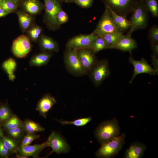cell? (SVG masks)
<instances>
[{
  "label": "cell",
  "mask_w": 158,
  "mask_h": 158,
  "mask_svg": "<svg viewBox=\"0 0 158 158\" xmlns=\"http://www.w3.org/2000/svg\"><path fill=\"white\" fill-rule=\"evenodd\" d=\"M131 26L127 34L131 35L135 31L146 28L148 26L149 12L143 1L139 0L132 12Z\"/></svg>",
  "instance_id": "cell-1"
},
{
  "label": "cell",
  "mask_w": 158,
  "mask_h": 158,
  "mask_svg": "<svg viewBox=\"0 0 158 158\" xmlns=\"http://www.w3.org/2000/svg\"><path fill=\"white\" fill-rule=\"evenodd\" d=\"M120 128L115 118L101 123L96 128L95 136L102 145L119 136Z\"/></svg>",
  "instance_id": "cell-2"
},
{
  "label": "cell",
  "mask_w": 158,
  "mask_h": 158,
  "mask_svg": "<svg viewBox=\"0 0 158 158\" xmlns=\"http://www.w3.org/2000/svg\"><path fill=\"white\" fill-rule=\"evenodd\" d=\"M45 13L44 21L48 28L55 30L60 27L57 21V16L62 8L61 0H43Z\"/></svg>",
  "instance_id": "cell-3"
},
{
  "label": "cell",
  "mask_w": 158,
  "mask_h": 158,
  "mask_svg": "<svg viewBox=\"0 0 158 158\" xmlns=\"http://www.w3.org/2000/svg\"><path fill=\"white\" fill-rule=\"evenodd\" d=\"M63 59L66 68L72 75L81 76L87 73L80 61L75 50L67 48Z\"/></svg>",
  "instance_id": "cell-4"
},
{
  "label": "cell",
  "mask_w": 158,
  "mask_h": 158,
  "mask_svg": "<svg viewBox=\"0 0 158 158\" xmlns=\"http://www.w3.org/2000/svg\"><path fill=\"white\" fill-rule=\"evenodd\" d=\"M125 135L122 133L111 140L102 145L96 153L98 157L111 158L115 155L121 149L125 142Z\"/></svg>",
  "instance_id": "cell-5"
},
{
  "label": "cell",
  "mask_w": 158,
  "mask_h": 158,
  "mask_svg": "<svg viewBox=\"0 0 158 158\" xmlns=\"http://www.w3.org/2000/svg\"><path fill=\"white\" fill-rule=\"evenodd\" d=\"M88 73L93 84L96 87L99 86L110 75L108 60H98Z\"/></svg>",
  "instance_id": "cell-6"
},
{
  "label": "cell",
  "mask_w": 158,
  "mask_h": 158,
  "mask_svg": "<svg viewBox=\"0 0 158 158\" xmlns=\"http://www.w3.org/2000/svg\"><path fill=\"white\" fill-rule=\"evenodd\" d=\"M139 0H102L105 6L117 14L127 17L131 13Z\"/></svg>",
  "instance_id": "cell-7"
},
{
  "label": "cell",
  "mask_w": 158,
  "mask_h": 158,
  "mask_svg": "<svg viewBox=\"0 0 158 158\" xmlns=\"http://www.w3.org/2000/svg\"><path fill=\"white\" fill-rule=\"evenodd\" d=\"M118 31L112 20L109 8L105 6L104 12L95 29L92 32L102 36L106 34Z\"/></svg>",
  "instance_id": "cell-8"
},
{
  "label": "cell",
  "mask_w": 158,
  "mask_h": 158,
  "mask_svg": "<svg viewBox=\"0 0 158 158\" xmlns=\"http://www.w3.org/2000/svg\"><path fill=\"white\" fill-rule=\"evenodd\" d=\"M92 32L88 35L80 34L75 36L67 42V48L77 50L90 48L94 41L99 37Z\"/></svg>",
  "instance_id": "cell-9"
},
{
  "label": "cell",
  "mask_w": 158,
  "mask_h": 158,
  "mask_svg": "<svg viewBox=\"0 0 158 158\" xmlns=\"http://www.w3.org/2000/svg\"><path fill=\"white\" fill-rule=\"evenodd\" d=\"M48 147H50L52 151L49 154L55 152L57 153L68 152L70 147L66 141L57 133L52 131L46 141Z\"/></svg>",
  "instance_id": "cell-10"
},
{
  "label": "cell",
  "mask_w": 158,
  "mask_h": 158,
  "mask_svg": "<svg viewBox=\"0 0 158 158\" xmlns=\"http://www.w3.org/2000/svg\"><path fill=\"white\" fill-rule=\"evenodd\" d=\"M31 45L29 38L24 35L17 37L13 42L12 51L14 55L18 58L25 57L29 52Z\"/></svg>",
  "instance_id": "cell-11"
},
{
  "label": "cell",
  "mask_w": 158,
  "mask_h": 158,
  "mask_svg": "<svg viewBox=\"0 0 158 158\" xmlns=\"http://www.w3.org/2000/svg\"><path fill=\"white\" fill-rule=\"evenodd\" d=\"M128 60L134 68L133 73L130 81V84L132 83L135 77L140 74L145 73L153 75L156 74L155 70L143 58H142L139 61H136L131 56L129 57Z\"/></svg>",
  "instance_id": "cell-12"
},
{
  "label": "cell",
  "mask_w": 158,
  "mask_h": 158,
  "mask_svg": "<svg viewBox=\"0 0 158 158\" xmlns=\"http://www.w3.org/2000/svg\"><path fill=\"white\" fill-rule=\"evenodd\" d=\"M75 50L82 65L87 73L98 60L95 54L90 48Z\"/></svg>",
  "instance_id": "cell-13"
},
{
  "label": "cell",
  "mask_w": 158,
  "mask_h": 158,
  "mask_svg": "<svg viewBox=\"0 0 158 158\" xmlns=\"http://www.w3.org/2000/svg\"><path fill=\"white\" fill-rule=\"evenodd\" d=\"M48 147L46 141L44 143L40 144L33 145H27L22 147H18L15 153L19 156H23L28 158L32 157L37 158L41 152L45 147Z\"/></svg>",
  "instance_id": "cell-14"
},
{
  "label": "cell",
  "mask_w": 158,
  "mask_h": 158,
  "mask_svg": "<svg viewBox=\"0 0 158 158\" xmlns=\"http://www.w3.org/2000/svg\"><path fill=\"white\" fill-rule=\"evenodd\" d=\"M136 41L131 37V35H124L111 49H116L123 51H128L131 54V51L137 48Z\"/></svg>",
  "instance_id": "cell-15"
},
{
  "label": "cell",
  "mask_w": 158,
  "mask_h": 158,
  "mask_svg": "<svg viewBox=\"0 0 158 158\" xmlns=\"http://www.w3.org/2000/svg\"><path fill=\"white\" fill-rule=\"evenodd\" d=\"M56 102L54 97L50 95L47 94L39 101L36 110L40 115L46 118L47 113Z\"/></svg>",
  "instance_id": "cell-16"
},
{
  "label": "cell",
  "mask_w": 158,
  "mask_h": 158,
  "mask_svg": "<svg viewBox=\"0 0 158 158\" xmlns=\"http://www.w3.org/2000/svg\"><path fill=\"white\" fill-rule=\"evenodd\" d=\"M19 6L30 15L40 13L44 8V4L39 0H20Z\"/></svg>",
  "instance_id": "cell-17"
},
{
  "label": "cell",
  "mask_w": 158,
  "mask_h": 158,
  "mask_svg": "<svg viewBox=\"0 0 158 158\" xmlns=\"http://www.w3.org/2000/svg\"><path fill=\"white\" fill-rule=\"evenodd\" d=\"M108 8L113 22L118 31L123 32L130 28V23L127 17L119 15Z\"/></svg>",
  "instance_id": "cell-18"
},
{
  "label": "cell",
  "mask_w": 158,
  "mask_h": 158,
  "mask_svg": "<svg viewBox=\"0 0 158 158\" xmlns=\"http://www.w3.org/2000/svg\"><path fill=\"white\" fill-rule=\"evenodd\" d=\"M146 149L144 144L138 142L133 143L125 151L124 158H140L142 156Z\"/></svg>",
  "instance_id": "cell-19"
},
{
  "label": "cell",
  "mask_w": 158,
  "mask_h": 158,
  "mask_svg": "<svg viewBox=\"0 0 158 158\" xmlns=\"http://www.w3.org/2000/svg\"><path fill=\"white\" fill-rule=\"evenodd\" d=\"M40 45L41 49L44 52L59 51L58 44L51 37L44 35L41 36L40 38Z\"/></svg>",
  "instance_id": "cell-20"
},
{
  "label": "cell",
  "mask_w": 158,
  "mask_h": 158,
  "mask_svg": "<svg viewBox=\"0 0 158 158\" xmlns=\"http://www.w3.org/2000/svg\"><path fill=\"white\" fill-rule=\"evenodd\" d=\"M52 55L51 53L44 51L34 55L29 61L30 66L40 67L44 65L49 61Z\"/></svg>",
  "instance_id": "cell-21"
},
{
  "label": "cell",
  "mask_w": 158,
  "mask_h": 158,
  "mask_svg": "<svg viewBox=\"0 0 158 158\" xmlns=\"http://www.w3.org/2000/svg\"><path fill=\"white\" fill-rule=\"evenodd\" d=\"M20 27L24 31H27L33 25V19L31 16L23 11L18 10L16 11Z\"/></svg>",
  "instance_id": "cell-22"
},
{
  "label": "cell",
  "mask_w": 158,
  "mask_h": 158,
  "mask_svg": "<svg viewBox=\"0 0 158 158\" xmlns=\"http://www.w3.org/2000/svg\"><path fill=\"white\" fill-rule=\"evenodd\" d=\"M22 127L26 133H35L45 130V128L39 123L29 119H26L23 122Z\"/></svg>",
  "instance_id": "cell-23"
},
{
  "label": "cell",
  "mask_w": 158,
  "mask_h": 158,
  "mask_svg": "<svg viewBox=\"0 0 158 158\" xmlns=\"http://www.w3.org/2000/svg\"><path fill=\"white\" fill-rule=\"evenodd\" d=\"M124 35L119 31L106 34L102 36L106 43L108 49L115 44Z\"/></svg>",
  "instance_id": "cell-24"
},
{
  "label": "cell",
  "mask_w": 158,
  "mask_h": 158,
  "mask_svg": "<svg viewBox=\"0 0 158 158\" xmlns=\"http://www.w3.org/2000/svg\"><path fill=\"white\" fill-rule=\"evenodd\" d=\"M16 66L15 60L10 58L4 61L2 65V67L7 74L9 80L13 81L15 78L14 72Z\"/></svg>",
  "instance_id": "cell-25"
},
{
  "label": "cell",
  "mask_w": 158,
  "mask_h": 158,
  "mask_svg": "<svg viewBox=\"0 0 158 158\" xmlns=\"http://www.w3.org/2000/svg\"><path fill=\"white\" fill-rule=\"evenodd\" d=\"M23 122L16 115L12 116L2 124V126L6 130L22 126Z\"/></svg>",
  "instance_id": "cell-26"
},
{
  "label": "cell",
  "mask_w": 158,
  "mask_h": 158,
  "mask_svg": "<svg viewBox=\"0 0 158 158\" xmlns=\"http://www.w3.org/2000/svg\"><path fill=\"white\" fill-rule=\"evenodd\" d=\"M90 48L93 53L96 54L101 50L108 49V47L102 37L99 36L94 41Z\"/></svg>",
  "instance_id": "cell-27"
},
{
  "label": "cell",
  "mask_w": 158,
  "mask_h": 158,
  "mask_svg": "<svg viewBox=\"0 0 158 158\" xmlns=\"http://www.w3.org/2000/svg\"><path fill=\"white\" fill-rule=\"evenodd\" d=\"M13 115L8 105L6 103L0 105V122L3 124Z\"/></svg>",
  "instance_id": "cell-28"
},
{
  "label": "cell",
  "mask_w": 158,
  "mask_h": 158,
  "mask_svg": "<svg viewBox=\"0 0 158 158\" xmlns=\"http://www.w3.org/2000/svg\"><path fill=\"white\" fill-rule=\"evenodd\" d=\"M0 138L4 144L11 153H15L16 150L19 147L17 141L12 138L4 135Z\"/></svg>",
  "instance_id": "cell-29"
},
{
  "label": "cell",
  "mask_w": 158,
  "mask_h": 158,
  "mask_svg": "<svg viewBox=\"0 0 158 158\" xmlns=\"http://www.w3.org/2000/svg\"><path fill=\"white\" fill-rule=\"evenodd\" d=\"M0 6L9 13L15 11L19 6V2L9 0H3L0 2Z\"/></svg>",
  "instance_id": "cell-30"
},
{
  "label": "cell",
  "mask_w": 158,
  "mask_h": 158,
  "mask_svg": "<svg viewBox=\"0 0 158 158\" xmlns=\"http://www.w3.org/2000/svg\"><path fill=\"white\" fill-rule=\"evenodd\" d=\"M149 12L154 17H158V3L157 0H143Z\"/></svg>",
  "instance_id": "cell-31"
},
{
  "label": "cell",
  "mask_w": 158,
  "mask_h": 158,
  "mask_svg": "<svg viewBox=\"0 0 158 158\" xmlns=\"http://www.w3.org/2000/svg\"><path fill=\"white\" fill-rule=\"evenodd\" d=\"M27 32L30 39L35 42L40 37L42 32V29L39 26L33 25L27 31Z\"/></svg>",
  "instance_id": "cell-32"
},
{
  "label": "cell",
  "mask_w": 158,
  "mask_h": 158,
  "mask_svg": "<svg viewBox=\"0 0 158 158\" xmlns=\"http://www.w3.org/2000/svg\"><path fill=\"white\" fill-rule=\"evenodd\" d=\"M92 120L90 117L78 119L72 121H60L57 120L61 125H72L80 127L85 126L90 122Z\"/></svg>",
  "instance_id": "cell-33"
},
{
  "label": "cell",
  "mask_w": 158,
  "mask_h": 158,
  "mask_svg": "<svg viewBox=\"0 0 158 158\" xmlns=\"http://www.w3.org/2000/svg\"><path fill=\"white\" fill-rule=\"evenodd\" d=\"M148 37L151 44H158V27L154 25L149 29Z\"/></svg>",
  "instance_id": "cell-34"
},
{
  "label": "cell",
  "mask_w": 158,
  "mask_h": 158,
  "mask_svg": "<svg viewBox=\"0 0 158 158\" xmlns=\"http://www.w3.org/2000/svg\"><path fill=\"white\" fill-rule=\"evenodd\" d=\"M40 137L39 135L35 133H26L23 137L18 147H22L30 145L33 140L39 138Z\"/></svg>",
  "instance_id": "cell-35"
},
{
  "label": "cell",
  "mask_w": 158,
  "mask_h": 158,
  "mask_svg": "<svg viewBox=\"0 0 158 158\" xmlns=\"http://www.w3.org/2000/svg\"><path fill=\"white\" fill-rule=\"evenodd\" d=\"M6 131L12 138L16 140L21 138L25 132L22 126L9 129Z\"/></svg>",
  "instance_id": "cell-36"
},
{
  "label": "cell",
  "mask_w": 158,
  "mask_h": 158,
  "mask_svg": "<svg viewBox=\"0 0 158 158\" xmlns=\"http://www.w3.org/2000/svg\"><path fill=\"white\" fill-rule=\"evenodd\" d=\"M56 19L58 24L61 26L68 21V16L66 13L61 8L57 14Z\"/></svg>",
  "instance_id": "cell-37"
},
{
  "label": "cell",
  "mask_w": 158,
  "mask_h": 158,
  "mask_svg": "<svg viewBox=\"0 0 158 158\" xmlns=\"http://www.w3.org/2000/svg\"><path fill=\"white\" fill-rule=\"evenodd\" d=\"M94 1V0H73V2L81 7L87 8L92 6Z\"/></svg>",
  "instance_id": "cell-38"
},
{
  "label": "cell",
  "mask_w": 158,
  "mask_h": 158,
  "mask_svg": "<svg viewBox=\"0 0 158 158\" xmlns=\"http://www.w3.org/2000/svg\"><path fill=\"white\" fill-rule=\"evenodd\" d=\"M11 152L3 142L0 137V157L8 158Z\"/></svg>",
  "instance_id": "cell-39"
},
{
  "label": "cell",
  "mask_w": 158,
  "mask_h": 158,
  "mask_svg": "<svg viewBox=\"0 0 158 158\" xmlns=\"http://www.w3.org/2000/svg\"><path fill=\"white\" fill-rule=\"evenodd\" d=\"M152 59V63L154 66V69L155 70L156 74L158 75V57H157L154 55L151 56Z\"/></svg>",
  "instance_id": "cell-40"
},
{
  "label": "cell",
  "mask_w": 158,
  "mask_h": 158,
  "mask_svg": "<svg viewBox=\"0 0 158 158\" xmlns=\"http://www.w3.org/2000/svg\"><path fill=\"white\" fill-rule=\"evenodd\" d=\"M151 49L153 55L158 57V44H151Z\"/></svg>",
  "instance_id": "cell-41"
},
{
  "label": "cell",
  "mask_w": 158,
  "mask_h": 158,
  "mask_svg": "<svg viewBox=\"0 0 158 158\" xmlns=\"http://www.w3.org/2000/svg\"><path fill=\"white\" fill-rule=\"evenodd\" d=\"M9 13L0 7V18L5 16Z\"/></svg>",
  "instance_id": "cell-42"
},
{
  "label": "cell",
  "mask_w": 158,
  "mask_h": 158,
  "mask_svg": "<svg viewBox=\"0 0 158 158\" xmlns=\"http://www.w3.org/2000/svg\"><path fill=\"white\" fill-rule=\"evenodd\" d=\"M62 2L67 3H70L73 2V0H61Z\"/></svg>",
  "instance_id": "cell-43"
},
{
  "label": "cell",
  "mask_w": 158,
  "mask_h": 158,
  "mask_svg": "<svg viewBox=\"0 0 158 158\" xmlns=\"http://www.w3.org/2000/svg\"><path fill=\"white\" fill-rule=\"evenodd\" d=\"M4 136L3 130L1 128L0 124V137H2Z\"/></svg>",
  "instance_id": "cell-44"
},
{
  "label": "cell",
  "mask_w": 158,
  "mask_h": 158,
  "mask_svg": "<svg viewBox=\"0 0 158 158\" xmlns=\"http://www.w3.org/2000/svg\"><path fill=\"white\" fill-rule=\"evenodd\" d=\"M11 0V1H15V2H19V0Z\"/></svg>",
  "instance_id": "cell-45"
},
{
  "label": "cell",
  "mask_w": 158,
  "mask_h": 158,
  "mask_svg": "<svg viewBox=\"0 0 158 158\" xmlns=\"http://www.w3.org/2000/svg\"><path fill=\"white\" fill-rule=\"evenodd\" d=\"M3 0H0V2H1Z\"/></svg>",
  "instance_id": "cell-46"
},
{
  "label": "cell",
  "mask_w": 158,
  "mask_h": 158,
  "mask_svg": "<svg viewBox=\"0 0 158 158\" xmlns=\"http://www.w3.org/2000/svg\"></svg>",
  "instance_id": "cell-47"
},
{
  "label": "cell",
  "mask_w": 158,
  "mask_h": 158,
  "mask_svg": "<svg viewBox=\"0 0 158 158\" xmlns=\"http://www.w3.org/2000/svg\"></svg>",
  "instance_id": "cell-48"
}]
</instances>
